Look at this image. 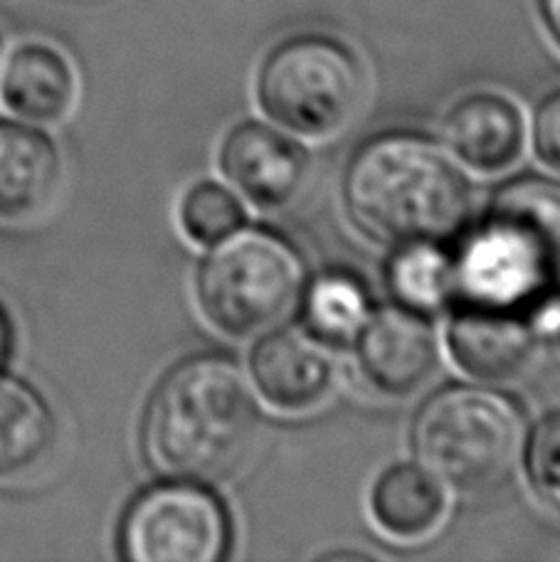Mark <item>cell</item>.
Masks as SVG:
<instances>
[{"label": "cell", "mask_w": 560, "mask_h": 562, "mask_svg": "<svg viewBox=\"0 0 560 562\" xmlns=\"http://www.w3.org/2000/svg\"><path fill=\"white\" fill-rule=\"evenodd\" d=\"M385 284L397 306L433 316L449 308L455 296V262L443 243L395 247L385 267Z\"/></svg>", "instance_id": "cell-18"}, {"label": "cell", "mask_w": 560, "mask_h": 562, "mask_svg": "<svg viewBox=\"0 0 560 562\" xmlns=\"http://www.w3.org/2000/svg\"><path fill=\"white\" fill-rule=\"evenodd\" d=\"M445 140L452 156L477 173H504L526 150V119L514 99L474 92L457 102L445 119Z\"/></svg>", "instance_id": "cell-13"}, {"label": "cell", "mask_w": 560, "mask_h": 562, "mask_svg": "<svg viewBox=\"0 0 560 562\" xmlns=\"http://www.w3.org/2000/svg\"><path fill=\"white\" fill-rule=\"evenodd\" d=\"M524 447V417L486 387L457 385L427 400L413 449L427 471L459 494H486L512 479Z\"/></svg>", "instance_id": "cell-4"}, {"label": "cell", "mask_w": 560, "mask_h": 562, "mask_svg": "<svg viewBox=\"0 0 560 562\" xmlns=\"http://www.w3.org/2000/svg\"><path fill=\"white\" fill-rule=\"evenodd\" d=\"M59 427L45 397L23 380L0 378V486L37 479L55 457Z\"/></svg>", "instance_id": "cell-15"}, {"label": "cell", "mask_w": 560, "mask_h": 562, "mask_svg": "<svg viewBox=\"0 0 560 562\" xmlns=\"http://www.w3.org/2000/svg\"><path fill=\"white\" fill-rule=\"evenodd\" d=\"M220 168L259 210H282L302 195L312 170L304 146L259 122L237 124L220 148Z\"/></svg>", "instance_id": "cell-9"}, {"label": "cell", "mask_w": 560, "mask_h": 562, "mask_svg": "<svg viewBox=\"0 0 560 562\" xmlns=\"http://www.w3.org/2000/svg\"><path fill=\"white\" fill-rule=\"evenodd\" d=\"M526 474L544 506L560 516V409L544 415L528 435Z\"/></svg>", "instance_id": "cell-20"}, {"label": "cell", "mask_w": 560, "mask_h": 562, "mask_svg": "<svg viewBox=\"0 0 560 562\" xmlns=\"http://www.w3.org/2000/svg\"><path fill=\"white\" fill-rule=\"evenodd\" d=\"M531 138L538 160L560 173V87L536 106Z\"/></svg>", "instance_id": "cell-21"}, {"label": "cell", "mask_w": 560, "mask_h": 562, "mask_svg": "<svg viewBox=\"0 0 560 562\" xmlns=\"http://www.w3.org/2000/svg\"><path fill=\"white\" fill-rule=\"evenodd\" d=\"M452 262L449 308L506 311L536 321L560 289V180L536 173L508 180Z\"/></svg>", "instance_id": "cell-1"}, {"label": "cell", "mask_w": 560, "mask_h": 562, "mask_svg": "<svg viewBox=\"0 0 560 562\" xmlns=\"http://www.w3.org/2000/svg\"><path fill=\"white\" fill-rule=\"evenodd\" d=\"M472 183L457 160L415 134H385L356 150L344 176L351 223L380 245L447 243L472 213Z\"/></svg>", "instance_id": "cell-3"}, {"label": "cell", "mask_w": 560, "mask_h": 562, "mask_svg": "<svg viewBox=\"0 0 560 562\" xmlns=\"http://www.w3.org/2000/svg\"><path fill=\"white\" fill-rule=\"evenodd\" d=\"M229 548V510L198 481L144 491L119 526V550L132 562H220Z\"/></svg>", "instance_id": "cell-7"}, {"label": "cell", "mask_w": 560, "mask_h": 562, "mask_svg": "<svg viewBox=\"0 0 560 562\" xmlns=\"http://www.w3.org/2000/svg\"><path fill=\"white\" fill-rule=\"evenodd\" d=\"M541 346L536 321L506 311L452 306L447 348L455 366L479 383L506 385L531 370Z\"/></svg>", "instance_id": "cell-10"}, {"label": "cell", "mask_w": 560, "mask_h": 562, "mask_svg": "<svg viewBox=\"0 0 560 562\" xmlns=\"http://www.w3.org/2000/svg\"><path fill=\"white\" fill-rule=\"evenodd\" d=\"M299 304L304 330L326 348L354 346L373 314L366 284L348 272L318 274L302 291Z\"/></svg>", "instance_id": "cell-17"}, {"label": "cell", "mask_w": 560, "mask_h": 562, "mask_svg": "<svg viewBox=\"0 0 560 562\" xmlns=\"http://www.w3.org/2000/svg\"><path fill=\"white\" fill-rule=\"evenodd\" d=\"M77 94L75 65L49 43L18 45L0 67V102L25 124H63L75 112Z\"/></svg>", "instance_id": "cell-14"}, {"label": "cell", "mask_w": 560, "mask_h": 562, "mask_svg": "<svg viewBox=\"0 0 560 562\" xmlns=\"http://www.w3.org/2000/svg\"><path fill=\"white\" fill-rule=\"evenodd\" d=\"M354 346L358 373L380 397H413L439 368V340L433 321L397 304L373 311Z\"/></svg>", "instance_id": "cell-8"}, {"label": "cell", "mask_w": 560, "mask_h": 562, "mask_svg": "<svg viewBox=\"0 0 560 562\" xmlns=\"http://www.w3.org/2000/svg\"><path fill=\"white\" fill-rule=\"evenodd\" d=\"M368 92L356 49L326 33H299L272 47L257 75V102L275 124L328 138L354 122Z\"/></svg>", "instance_id": "cell-5"}, {"label": "cell", "mask_w": 560, "mask_h": 562, "mask_svg": "<svg viewBox=\"0 0 560 562\" xmlns=\"http://www.w3.org/2000/svg\"><path fill=\"white\" fill-rule=\"evenodd\" d=\"M247 225V213L235 193L215 180L188 190L181 203V227L190 243L213 247Z\"/></svg>", "instance_id": "cell-19"}, {"label": "cell", "mask_w": 560, "mask_h": 562, "mask_svg": "<svg viewBox=\"0 0 560 562\" xmlns=\"http://www.w3.org/2000/svg\"><path fill=\"white\" fill-rule=\"evenodd\" d=\"M63 156L35 124L0 122V225L43 220L63 190Z\"/></svg>", "instance_id": "cell-11"}, {"label": "cell", "mask_w": 560, "mask_h": 562, "mask_svg": "<svg viewBox=\"0 0 560 562\" xmlns=\"http://www.w3.org/2000/svg\"><path fill=\"white\" fill-rule=\"evenodd\" d=\"M538 5H541V18L548 35L560 47V0H538Z\"/></svg>", "instance_id": "cell-23"}, {"label": "cell", "mask_w": 560, "mask_h": 562, "mask_svg": "<svg viewBox=\"0 0 560 562\" xmlns=\"http://www.w3.org/2000/svg\"><path fill=\"white\" fill-rule=\"evenodd\" d=\"M253 383L279 413H309L336 387V363L328 348L306 330H275L249 356Z\"/></svg>", "instance_id": "cell-12"}, {"label": "cell", "mask_w": 560, "mask_h": 562, "mask_svg": "<svg viewBox=\"0 0 560 562\" xmlns=\"http://www.w3.org/2000/svg\"><path fill=\"white\" fill-rule=\"evenodd\" d=\"M3 59H5V45H3V37H0V67H3Z\"/></svg>", "instance_id": "cell-25"}, {"label": "cell", "mask_w": 560, "mask_h": 562, "mask_svg": "<svg viewBox=\"0 0 560 562\" xmlns=\"http://www.w3.org/2000/svg\"><path fill=\"white\" fill-rule=\"evenodd\" d=\"M304 267L294 247L262 229H239L210 247L195 274L208 324L229 338L275 328L299 304Z\"/></svg>", "instance_id": "cell-6"}, {"label": "cell", "mask_w": 560, "mask_h": 562, "mask_svg": "<svg viewBox=\"0 0 560 562\" xmlns=\"http://www.w3.org/2000/svg\"><path fill=\"white\" fill-rule=\"evenodd\" d=\"M10 353V326H8V318L3 311H0V368L5 366Z\"/></svg>", "instance_id": "cell-24"}, {"label": "cell", "mask_w": 560, "mask_h": 562, "mask_svg": "<svg viewBox=\"0 0 560 562\" xmlns=\"http://www.w3.org/2000/svg\"><path fill=\"white\" fill-rule=\"evenodd\" d=\"M376 526L397 540H423L447 514L445 484L433 471L400 461L378 476L371 491Z\"/></svg>", "instance_id": "cell-16"}, {"label": "cell", "mask_w": 560, "mask_h": 562, "mask_svg": "<svg viewBox=\"0 0 560 562\" xmlns=\"http://www.w3.org/2000/svg\"><path fill=\"white\" fill-rule=\"evenodd\" d=\"M259 429L257 397L235 360L195 356L173 368L152 395L144 451L166 476L213 484L245 467Z\"/></svg>", "instance_id": "cell-2"}, {"label": "cell", "mask_w": 560, "mask_h": 562, "mask_svg": "<svg viewBox=\"0 0 560 562\" xmlns=\"http://www.w3.org/2000/svg\"><path fill=\"white\" fill-rule=\"evenodd\" d=\"M536 328L541 340H548L560 348V289L538 308L536 314Z\"/></svg>", "instance_id": "cell-22"}]
</instances>
